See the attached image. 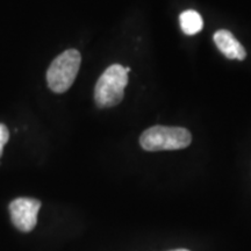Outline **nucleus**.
Listing matches in <instances>:
<instances>
[{
  "label": "nucleus",
  "instance_id": "obj_2",
  "mask_svg": "<svg viewBox=\"0 0 251 251\" xmlns=\"http://www.w3.org/2000/svg\"><path fill=\"white\" fill-rule=\"evenodd\" d=\"M128 84V74L120 64H113L106 69L97 81L94 100L99 107H112L121 102Z\"/></svg>",
  "mask_w": 251,
  "mask_h": 251
},
{
  "label": "nucleus",
  "instance_id": "obj_5",
  "mask_svg": "<svg viewBox=\"0 0 251 251\" xmlns=\"http://www.w3.org/2000/svg\"><path fill=\"white\" fill-rule=\"evenodd\" d=\"M214 42L220 51L229 59L243 61L247 57V51L229 30L221 29L214 34Z\"/></svg>",
  "mask_w": 251,
  "mask_h": 251
},
{
  "label": "nucleus",
  "instance_id": "obj_9",
  "mask_svg": "<svg viewBox=\"0 0 251 251\" xmlns=\"http://www.w3.org/2000/svg\"><path fill=\"white\" fill-rule=\"evenodd\" d=\"M125 70H126V72H127V74H129V72H130V68H129V67L125 68Z\"/></svg>",
  "mask_w": 251,
  "mask_h": 251
},
{
  "label": "nucleus",
  "instance_id": "obj_8",
  "mask_svg": "<svg viewBox=\"0 0 251 251\" xmlns=\"http://www.w3.org/2000/svg\"><path fill=\"white\" fill-rule=\"evenodd\" d=\"M170 251H190L187 249H176V250H170Z\"/></svg>",
  "mask_w": 251,
  "mask_h": 251
},
{
  "label": "nucleus",
  "instance_id": "obj_6",
  "mask_svg": "<svg viewBox=\"0 0 251 251\" xmlns=\"http://www.w3.org/2000/svg\"><path fill=\"white\" fill-rule=\"evenodd\" d=\"M180 28L186 35H194L198 34L203 27V20L198 12L193 9H188L180 14L179 17Z\"/></svg>",
  "mask_w": 251,
  "mask_h": 251
},
{
  "label": "nucleus",
  "instance_id": "obj_4",
  "mask_svg": "<svg viewBox=\"0 0 251 251\" xmlns=\"http://www.w3.org/2000/svg\"><path fill=\"white\" fill-rule=\"evenodd\" d=\"M40 208L41 202L36 199L31 198L15 199L9 205L12 222L19 230L28 233L35 228Z\"/></svg>",
  "mask_w": 251,
  "mask_h": 251
},
{
  "label": "nucleus",
  "instance_id": "obj_3",
  "mask_svg": "<svg viewBox=\"0 0 251 251\" xmlns=\"http://www.w3.org/2000/svg\"><path fill=\"white\" fill-rule=\"evenodd\" d=\"M80 62V54L75 49L67 50L57 56L47 71V81L50 90L63 93L70 89L79 71Z\"/></svg>",
  "mask_w": 251,
  "mask_h": 251
},
{
  "label": "nucleus",
  "instance_id": "obj_1",
  "mask_svg": "<svg viewBox=\"0 0 251 251\" xmlns=\"http://www.w3.org/2000/svg\"><path fill=\"white\" fill-rule=\"evenodd\" d=\"M192 141L191 133L181 127L153 126L140 137L141 147L147 151L179 150L187 148Z\"/></svg>",
  "mask_w": 251,
  "mask_h": 251
},
{
  "label": "nucleus",
  "instance_id": "obj_7",
  "mask_svg": "<svg viewBox=\"0 0 251 251\" xmlns=\"http://www.w3.org/2000/svg\"><path fill=\"white\" fill-rule=\"evenodd\" d=\"M9 139V133L7 130V127L5 125L0 124V156L2 153V149H4V146L7 143Z\"/></svg>",
  "mask_w": 251,
  "mask_h": 251
}]
</instances>
